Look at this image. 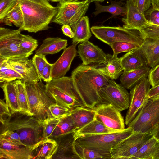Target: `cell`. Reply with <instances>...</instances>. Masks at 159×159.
<instances>
[{"label": "cell", "mask_w": 159, "mask_h": 159, "mask_svg": "<svg viewBox=\"0 0 159 159\" xmlns=\"http://www.w3.org/2000/svg\"><path fill=\"white\" fill-rule=\"evenodd\" d=\"M150 67L145 66L129 72L123 71L120 82L126 89H131L143 79L148 77Z\"/></svg>", "instance_id": "obj_22"}, {"label": "cell", "mask_w": 159, "mask_h": 159, "mask_svg": "<svg viewBox=\"0 0 159 159\" xmlns=\"http://www.w3.org/2000/svg\"><path fill=\"white\" fill-rule=\"evenodd\" d=\"M107 63L102 67H97L98 70L104 75L111 80H116L121 75L123 69L121 64L120 57H114L112 55L107 54Z\"/></svg>", "instance_id": "obj_24"}, {"label": "cell", "mask_w": 159, "mask_h": 159, "mask_svg": "<svg viewBox=\"0 0 159 159\" xmlns=\"http://www.w3.org/2000/svg\"><path fill=\"white\" fill-rule=\"evenodd\" d=\"M94 109L95 118L107 127L117 131L125 129L124 120L120 111L111 104L100 103Z\"/></svg>", "instance_id": "obj_13"}, {"label": "cell", "mask_w": 159, "mask_h": 159, "mask_svg": "<svg viewBox=\"0 0 159 159\" xmlns=\"http://www.w3.org/2000/svg\"><path fill=\"white\" fill-rule=\"evenodd\" d=\"M73 148L75 153L79 159H107L105 156L96 151L82 147L76 140Z\"/></svg>", "instance_id": "obj_38"}, {"label": "cell", "mask_w": 159, "mask_h": 159, "mask_svg": "<svg viewBox=\"0 0 159 159\" xmlns=\"http://www.w3.org/2000/svg\"><path fill=\"white\" fill-rule=\"evenodd\" d=\"M159 96V85L150 89L148 94V99Z\"/></svg>", "instance_id": "obj_52"}, {"label": "cell", "mask_w": 159, "mask_h": 159, "mask_svg": "<svg viewBox=\"0 0 159 159\" xmlns=\"http://www.w3.org/2000/svg\"><path fill=\"white\" fill-rule=\"evenodd\" d=\"M4 59L9 67L16 71L23 77L22 81L25 83H36L40 81V79L32 59H29L28 57Z\"/></svg>", "instance_id": "obj_14"}, {"label": "cell", "mask_w": 159, "mask_h": 159, "mask_svg": "<svg viewBox=\"0 0 159 159\" xmlns=\"http://www.w3.org/2000/svg\"><path fill=\"white\" fill-rule=\"evenodd\" d=\"M159 142V140L153 136L141 147L132 159H153Z\"/></svg>", "instance_id": "obj_33"}, {"label": "cell", "mask_w": 159, "mask_h": 159, "mask_svg": "<svg viewBox=\"0 0 159 159\" xmlns=\"http://www.w3.org/2000/svg\"><path fill=\"white\" fill-rule=\"evenodd\" d=\"M127 12L122 19L124 23L123 27L130 29L139 30L148 20L145 15L140 13L137 8L133 0H127L126 4Z\"/></svg>", "instance_id": "obj_18"}, {"label": "cell", "mask_w": 159, "mask_h": 159, "mask_svg": "<svg viewBox=\"0 0 159 159\" xmlns=\"http://www.w3.org/2000/svg\"><path fill=\"white\" fill-rule=\"evenodd\" d=\"M159 124V96L150 98L128 125L134 131L151 134Z\"/></svg>", "instance_id": "obj_9"}, {"label": "cell", "mask_w": 159, "mask_h": 159, "mask_svg": "<svg viewBox=\"0 0 159 159\" xmlns=\"http://www.w3.org/2000/svg\"><path fill=\"white\" fill-rule=\"evenodd\" d=\"M91 31L95 36L110 46L116 42H125L135 44L139 47L144 42L140 31L124 27L93 26Z\"/></svg>", "instance_id": "obj_7"}, {"label": "cell", "mask_w": 159, "mask_h": 159, "mask_svg": "<svg viewBox=\"0 0 159 159\" xmlns=\"http://www.w3.org/2000/svg\"><path fill=\"white\" fill-rule=\"evenodd\" d=\"M120 58L123 71L129 72L147 66L139 48L127 52Z\"/></svg>", "instance_id": "obj_20"}, {"label": "cell", "mask_w": 159, "mask_h": 159, "mask_svg": "<svg viewBox=\"0 0 159 159\" xmlns=\"http://www.w3.org/2000/svg\"><path fill=\"white\" fill-rule=\"evenodd\" d=\"M23 77L19 73L9 67L5 62L4 58L0 57V82H9L16 79L21 80Z\"/></svg>", "instance_id": "obj_36"}, {"label": "cell", "mask_w": 159, "mask_h": 159, "mask_svg": "<svg viewBox=\"0 0 159 159\" xmlns=\"http://www.w3.org/2000/svg\"><path fill=\"white\" fill-rule=\"evenodd\" d=\"M111 4L107 6L101 5L98 2H95V11L93 13L95 16L102 12H107L112 14L113 17L119 15H125L127 12L126 5H123L120 1L116 2L111 0Z\"/></svg>", "instance_id": "obj_31"}, {"label": "cell", "mask_w": 159, "mask_h": 159, "mask_svg": "<svg viewBox=\"0 0 159 159\" xmlns=\"http://www.w3.org/2000/svg\"><path fill=\"white\" fill-rule=\"evenodd\" d=\"M46 90L48 95L59 105L71 110L81 106L70 77L64 76L53 79L46 84Z\"/></svg>", "instance_id": "obj_6"}, {"label": "cell", "mask_w": 159, "mask_h": 159, "mask_svg": "<svg viewBox=\"0 0 159 159\" xmlns=\"http://www.w3.org/2000/svg\"><path fill=\"white\" fill-rule=\"evenodd\" d=\"M151 134L159 140V124L154 129Z\"/></svg>", "instance_id": "obj_53"}, {"label": "cell", "mask_w": 159, "mask_h": 159, "mask_svg": "<svg viewBox=\"0 0 159 159\" xmlns=\"http://www.w3.org/2000/svg\"><path fill=\"white\" fill-rule=\"evenodd\" d=\"M105 0H90L91 2H103Z\"/></svg>", "instance_id": "obj_57"}, {"label": "cell", "mask_w": 159, "mask_h": 159, "mask_svg": "<svg viewBox=\"0 0 159 159\" xmlns=\"http://www.w3.org/2000/svg\"><path fill=\"white\" fill-rule=\"evenodd\" d=\"M21 31L9 28H0V49L13 43H19Z\"/></svg>", "instance_id": "obj_35"}, {"label": "cell", "mask_w": 159, "mask_h": 159, "mask_svg": "<svg viewBox=\"0 0 159 159\" xmlns=\"http://www.w3.org/2000/svg\"><path fill=\"white\" fill-rule=\"evenodd\" d=\"M61 118L51 117L43 122V140L50 138Z\"/></svg>", "instance_id": "obj_42"}, {"label": "cell", "mask_w": 159, "mask_h": 159, "mask_svg": "<svg viewBox=\"0 0 159 159\" xmlns=\"http://www.w3.org/2000/svg\"><path fill=\"white\" fill-rule=\"evenodd\" d=\"M49 110L52 117L60 118L69 115L71 110L56 103L51 105Z\"/></svg>", "instance_id": "obj_44"}, {"label": "cell", "mask_w": 159, "mask_h": 159, "mask_svg": "<svg viewBox=\"0 0 159 159\" xmlns=\"http://www.w3.org/2000/svg\"><path fill=\"white\" fill-rule=\"evenodd\" d=\"M0 141L8 142L23 145L21 141L18 134L16 132L10 130L1 132Z\"/></svg>", "instance_id": "obj_43"}, {"label": "cell", "mask_w": 159, "mask_h": 159, "mask_svg": "<svg viewBox=\"0 0 159 159\" xmlns=\"http://www.w3.org/2000/svg\"><path fill=\"white\" fill-rule=\"evenodd\" d=\"M27 96L29 115L43 122L51 117L49 107L55 102L47 94L46 85L42 79L36 83L25 84Z\"/></svg>", "instance_id": "obj_5"}, {"label": "cell", "mask_w": 159, "mask_h": 159, "mask_svg": "<svg viewBox=\"0 0 159 159\" xmlns=\"http://www.w3.org/2000/svg\"><path fill=\"white\" fill-rule=\"evenodd\" d=\"M67 40L59 37H48L43 41L42 44L35 51L37 54L45 55L57 53L67 46Z\"/></svg>", "instance_id": "obj_23"}, {"label": "cell", "mask_w": 159, "mask_h": 159, "mask_svg": "<svg viewBox=\"0 0 159 159\" xmlns=\"http://www.w3.org/2000/svg\"><path fill=\"white\" fill-rule=\"evenodd\" d=\"M117 131L110 128L95 118L74 132L75 139L79 137L87 135L97 134L114 132Z\"/></svg>", "instance_id": "obj_26"}, {"label": "cell", "mask_w": 159, "mask_h": 159, "mask_svg": "<svg viewBox=\"0 0 159 159\" xmlns=\"http://www.w3.org/2000/svg\"><path fill=\"white\" fill-rule=\"evenodd\" d=\"M130 126L121 131L97 134L80 136L76 140L82 147L98 152L111 159L112 147L130 135L133 132Z\"/></svg>", "instance_id": "obj_4"}, {"label": "cell", "mask_w": 159, "mask_h": 159, "mask_svg": "<svg viewBox=\"0 0 159 159\" xmlns=\"http://www.w3.org/2000/svg\"><path fill=\"white\" fill-rule=\"evenodd\" d=\"M77 52L82 61L83 65L97 64L98 65H102L107 62V54L98 46L89 41L80 44Z\"/></svg>", "instance_id": "obj_16"}, {"label": "cell", "mask_w": 159, "mask_h": 159, "mask_svg": "<svg viewBox=\"0 0 159 159\" xmlns=\"http://www.w3.org/2000/svg\"><path fill=\"white\" fill-rule=\"evenodd\" d=\"M58 144L54 139L48 138L43 140L35 149L33 159H51L56 152Z\"/></svg>", "instance_id": "obj_28"}, {"label": "cell", "mask_w": 159, "mask_h": 159, "mask_svg": "<svg viewBox=\"0 0 159 159\" xmlns=\"http://www.w3.org/2000/svg\"><path fill=\"white\" fill-rule=\"evenodd\" d=\"M76 45H73L65 48L58 60L52 64L51 78H59L65 76L69 70L72 62L76 56Z\"/></svg>", "instance_id": "obj_17"}, {"label": "cell", "mask_w": 159, "mask_h": 159, "mask_svg": "<svg viewBox=\"0 0 159 159\" xmlns=\"http://www.w3.org/2000/svg\"><path fill=\"white\" fill-rule=\"evenodd\" d=\"M90 0H67L58 2L57 13L52 22L60 25H69L72 30L81 19L84 16Z\"/></svg>", "instance_id": "obj_8"}, {"label": "cell", "mask_w": 159, "mask_h": 159, "mask_svg": "<svg viewBox=\"0 0 159 159\" xmlns=\"http://www.w3.org/2000/svg\"><path fill=\"white\" fill-rule=\"evenodd\" d=\"M148 77L152 87L159 85V63L150 69Z\"/></svg>", "instance_id": "obj_47"}, {"label": "cell", "mask_w": 159, "mask_h": 159, "mask_svg": "<svg viewBox=\"0 0 159 159\" xmlns=\"http://www.w3.org/2000/svg\"><path fill=\"white\" fill-rule=\"evenodd\" d=\"M18 3L17 0H0V20Z\"/></svg>", "instance_id": "obj_46"}, {"label": "cell", "mask_w": 159, "mask_h": 159, "mask_svg": "<svg viewBox=\"0 0 159 159\" xmlns=\"http://www.w3.org/2000/svg\"><path fill=\"white\" fill-rule=\"evenodd\" d=\"M1 132L10 130L17 132L24 146H32L43 140V122L21 112L11 113L2 124Z\"/></svg>", "instance_id": "obj_3"}, {"label": "cell", "mask_w": 159, "mask_h": 159, "mask_svg": "<svg viewBox=\"0 0 159 159\" xmlns=\"http://www.w3.org/2000/svg\"><path fill=\"white\" fill-rule=\"evenodd\" d=\"M19 43H11L0 49V57L5 59L28 57L33 53L29 52L19 46Z\"/></svg>", "instance_id": "obj_32"}, {"label": "cell", "mask_w": 159, "mask_h": 159, "mask_svg": "<svg viewBox=\"0 0 159 159\" xmlns=\"http://www.w3.org/2000/svg\"><path fill=\"white\" fill-rule=\"evenodd\" d=\"M56 153H58V158L61 159H79L74 151L73 146L75 140L74 132L60 138Z\"/></svg>", "instance_id": "obj_25"}, {"label": "cell", "mask_w": 159, "mask_h": 159, "mask_svg": "<svg viewBox=\"0 0 159 159\" xmlns=\"http://www.w3.org/2000/svg\"><path fill=\"white\" fill-rule=\"evenodd\" d=\"M1 87L4 93L6 103L10 109L11 113L21 112L14 81L5 82L1 86Z\"/></svg>", "instance_id": "obj_27"}, {"label": "cell", "mask_w": 159, "mask_h": 159, "mask_svg": "<svg viewBox=\"0 0 159 159\" xmlns=\"http://www.w3.org/2000/svg\"><path fill=\"white\" fill-rule=\"evenodd\" d=\"M76 128L70 114L61 117L49 138L57 139L74 132Z\"/></svg>", "instance_id": "obj_30"}, {"label": "cell", "mask_w": 159, "mask_h": 159, "mask_svg": "<svg viewBox=\"0 0 159 159\" xmlns=\"http://www.w3.org/2000/svg\"><path fill=\"white\" fill-rule=\"evenodd\" d=\"M139 49L147 66L152 68L159 63V40H145Z\"/></svg>", "instance_id": "obj_19"}, {"label": "cell", "mask_w": 159, "mask_h": 159, "mask_svg": "<svg viewBox=\"0 0 159 159\" xmlns=\"http://www.w3.org/2000/svg\"><path fill=\"white\" fill-rule=\"evenodd\" d=\"M73 31L75 36L72 40V44L76 46L80 43L88 41L92 35L88 16L82 17Z\"/></svg>", "instance_id": "obj_29"}, {"label": "cell", "mask_w": 159, "mask_h": 159, "mask_svg": "<svg viewBox=\"0 0 159 159\" xmlns=\"http://www.w3.org/2000/svg\"><path fill=\"white\" fill-rule=\"evenodd\" d=\"M95 114L94 108L78 106L70 110V115L77 130L94 120Z\"/></svg>", "instance_id": "obj_21"}, {"label": "cell", "mask_w": 159, "mask_h": 159, "mask_svg": "<svg viewBox=\"0 0 159 159\" xmlns=\"http://www.w3.org/2000/svg\"><path fill=\"white\" fill-rule=\"evenodd\" d=\"M45 55L35 54L33 57V62L40 80L42 79V73L46 64L48 62Z\"/></svg>", "instance_id": "obj_45"}, {"label": "cell", "mask_w": 159, "mask_h": 159, "mask_svg": "<svg viewBox=\"0 0 159 159\" xmlns=\"http://www.w3.org/2000/svg\"><path fill=\"white\" fill-rule=\"evenodd\" d=\"M152 7L159 8V0H151Z\"/></svg>", "instance_id": "obj_54"}, {"label": "cell", "mask_w": 159, "mask_h": 159, "mask_svg": "<svg viewBox=\"0 0 159 159\" xmlns=\"http://www.w3.org/2000/svg\"><path fill=\"white\" fill-rule=\"evenodd\" d=\"M135 5L139 11L143 14L148 10L152 4L151 0H133Z\"/></svg>", "instance_id": "obj_48"}, {"label": "cell", "mask_w": 159, "mask_h": 159, "mask_svg": "<svg viewBox=\"0 0 159 159\" xmlns=\"http://www.w3.org/2000/svg\"><path fill=\"white\" fill-rule=\"evenodd\" d=\"M19 45L27 52L33 53L38 46V42L31 36L21 34Z\"/></svg>", "instance_id": "obj_41"}, {"label": "cell", "mask_w": 159, "mask_h": 159, "mask_svg": "<svg viewBox=\"0 0 159 159\" xmlns=\"http://www.w3.org/2000/svg\"><path fill=\"white\" fill-rule=\"evenodd\" d=\"M0 22L6 25L12 26L13 24L19 28L21 27L24 22L23 16L21 8L18 3L12 8Z\"/></svg>", "instance_id": "obj_34"}, {"label": "cell", "mask_w": 159, "mask_h": 159, "mask_svg": "<svg viewBox=\"0 0 159 159\" xmlns=\"http://www.w3.org/2000/svg\"><path fill=\"white\" fill-rule=\"evenodd\" d=\"M148 20L153 24L159 25V18H150Z\"/></svg>", "instance_id": "obj_55"}, {"label": "cell", "mask_w": 159, "mask_h": 159, "mask_svg": "<svg viewBox=\"0 0 159 159\" xmlns=\"http://www.w3.org/2000/svg\"><path fill=\"white\" fill-rule=\"evenodd\" d=\"M49 0H17L23 13L24 22L20 31L36 33L48 30L57 12Z\"/></svg>", "instance_id": "obj_2"}, {"label": "cell", "mask_w": 159, "mask_h": 159, "mask_svg": "<svg viewBox=\"0 0 159 159\" xmlns=\"http://www.w3.org/2000/svg\"><path fill=\"white\" fill-rule=\"evenodd\" d=\"M152 136L151 134L134 131L130 135L112 147L110 151L111 159H132Z\"/></svg>", "instance_id": "obj_10"}, {"label": "cell", "mask_w": 159, "mask_h": 159, "mask_svg": "<svg viewBox=\"0 0 159 159\" xmlns=\"http://www.w3.org/2000/svg\"><path fill=\"white\" fill-rule=\"evenodd\" d=\"M150 85L147 77L143 79L131 89L130 104L125 119L126 125H128L134 120L148 100Z\"/></svg>", "instance_id": "obj_12"}, {"label": "cell", "mask_w": 159, "mask_h": 159, "mask_svg": "<svg viewBox=\"0 0 159 159\" xmlns=\"http://www.w3.org/2000/svg\"><path fill=\"white\" fill-rule=\"evenodd\" d=\"M0 121L2 124L4 123L5 120L4 117L5 116L10 117L11 115V111L9 107L4 100H0Z\"/></svg>", "instance_id": "obj_49"}, {"label": "cell", "mask_w": 159, "mask_h": 159, "mask_svg": "<svg viewBox=\"0 0 159 159\" xmlns=\"http://www.w3.org/2000/svg\"><path fill=\"white\" fill-rule=\"evenodd\" d=\"M139 31L144 40H159V25L148 20Z\"/></svg>", "instance_id": "obj_39"}, {"label": "cell", "mask_w": 159, "mask_h": 159, "mask_svg": "<svg viewBox=\"0 0 159 159\" xmlns=\"http://www.w3.org/2000/svg\"><path fill=\"white\" fill-rule=\"evenodd\" d=\"M100 103L111 104L120 112L129 108L130 94L122 85L112 80L100 90Z\"/></svg>", "instance_id": "obj_11"}, {"label": "cell", "mask_w": 159, "mask_h": 159, "mask_svg": "<svg viewBox=\"0 0 159 159\" xmlns=\"http://www.w3.org/2000/svg\"><path fill=\"white\" fill-rule=\"evenodd\" d=\"M43 140L30 147L18 145L8 142L0 141V158L33 159L35 149Z\"/></svg>", "instance_id": "obj_15"}, {"label": "cell", "mask_w": 159, "mask_h": 159, "mask_svg": "<svg viewBox=\"0 0 159 159\" xmlns=\"http://www.w3.org/2000/svg\"><path fill=\"white\" fill-rule=\"evenodd\" d=\"M61 30L64 35L70 38H73L75 36V33L70 25H62Z\"/></svg>", "instance_id": "obj_51"}, {"label": "cell", "mask_w": 159, "mask_h": 159, "mask_svg": "<svg viewBox=\"0 0 159 159\" xmlns=\"http://www.w3.org/2000/svg\"><path fill=\"white\" fill-rule=\"evenodd\" d=\"M20 112L29 115V107L25 84L21 80L14 81Z\"/></svg>", "instance_id": "obj_37"}, {"label": "cell", "mask_w": 159, "mask_h": 159, "mask_svg": "<svg viewBox=\"0 0 159 159\" xmlns=\"http://www.w3.org/2000/svg\"><path fill=\"white\" fill-rule=\"evenodd\" d=\"M97 66H79L72 72L71 78L81 106L94 108L101 103V88L110 80L97 69Z\"/></svg>", "instance_id": "obj_1"}, {"label": "cell", "mask_w": 159, "mask_h": 159, "mask_svg": "<svg viewBox=\"0 0 159 159\" xmlns=\"http://www.w3.org/2000/svg\"><path fill=\"white\" fill-rule=\"evenodd\" d=\"M52 2H59L60 1H65L67 0H49ZM76 0V1H80V0Z\"/></svg>", "instance_id": "obj_56"}, {"label": "cell", "mask_w": 159, "mask_h": 159, "mask_svg": "<svg viewBox=\"0 0 159 159\" xmlns=\"http://www.w3.org/2000/svg\"><path fill=\"white\" fill-rule=\"evenodd\" d=\"M113 51V57H117L118 55L121 52H128L139 47L138 45L125 42H116L113 43L110 46Z\"/></svg>", "instance_id": "obj_40"}, {"label": "cell", "mask_w": 159, "mask_h": 159, "mask_svg": "<svg viewBox=\"0 0 159 159\" xmlns=\"http://www.w3.org/2000/svg\"><path fill=\"white\" fill-rule=\"evenodd\" d=\"M52 64L48 62L45 66L42 75V79L43 81L47 82L50 81L52 79L51 77Z\"/></svg>", "instance_id": "obj_50"}]
</instances>
